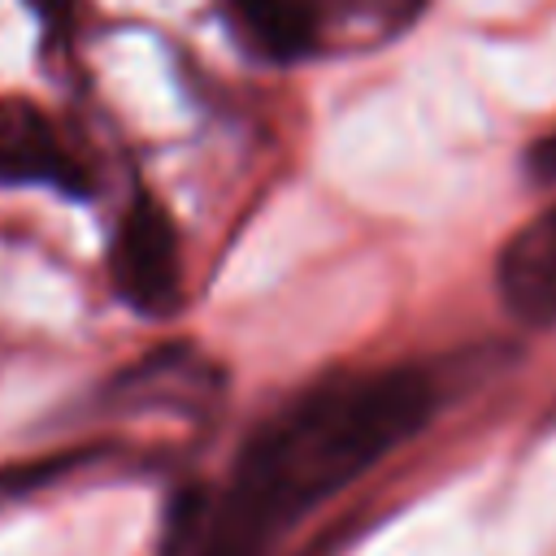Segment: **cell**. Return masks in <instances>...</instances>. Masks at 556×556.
Here are the masks:
<instances>
[{
    "mask_svg": "<svg viewBox=\"0 0 556 556\" xmlns=\"http://www.w3.org/2000/svg\"><path fill=\"white\" fill-rule=\"evenodd\" d=\"M430 413L434 382L413 365L313 382L252 430L226 486L204 495L191 556H261L282 530L408 443Z\"/></svg>",
    "mask_w": 556,
    "mask_h": 556,
    "instance_id": "6da1fadb",
    "label": "cell"
},
{
    "mask_svg": "<svg viewBox=\"0 0 556 556\" xmlns=\"http://www.w3.org/2000/svg\"><path fill=\"white\" fill-rule=\"evenodd\" d=\"M109 269L117 295L143 313L161 317L178 300V230L156 195H135L122 213L109 248Z\"/></svg>",
    "mask_w": 556,
    "mask_h": 556,
    "instance_id": "7a4b0ae2",
    "label": "cell"
},
{
    "mask_svg": "<svg viewBox=\"0 0 556 556\" xmlns=\"http://www.w3.org/2000/svg\"><path fill=\"white\" fill-rule=\"evenodd\" d=\"M0 182L4 187H61L91 191L83 165L65 152L52 122L30 100H0Z\"/></svg>",
    "mask_w": 556,
    "mask_h": 556,
    "instance_id": "3957f363",
    "label": "cell"
},
{
    "mask_svg": "<svg viewBox=\"0 0 556 556\" xmlns=\"http://www.w3.org/2000/svg\"><path fill=\"white\" fill-rule=\"evenodd\" d=\"M495 287L508 313L526 326L556 321V208L530 217L500 248Z\"/></svg>",
    "mask_w": 556,
    "mask_h": 556,
    "instance_id": "277c9868",
    "label": "cell"
},
{
    "mask_svg": "<svg viewBox=\"0 0 556 556\" xmlns=\"http://www.w3.org/2000/svg\"><path fill=\"white\" fill-rule=\"evenodd\" d=\"M235 26L269 61H295L317 39V17L308 0H226Z\"/></svg>",
    "mask_w": 556,
    "mask_h": 556,
    "instance_id": "5b68a950",
    "label": "cell"
},
{
    "mask_svg": "<svg viewBox=\"0 0 556 556\" xmlns=\"http://www.w3.org/2000/svg\"><path fill=\"white\" fill-rule=\"evenodd\" d=\"M91 456H96L91 447H70V452H52V456H39L26 465H9V469H0V495H26L35 486H48V482L74 473L78 465H87Z\"/></svg>",
    "mask_w": 556,
    "mask_h": 556,
    "instance_id": "8992f818",
    "label": "cell"
},
{
    "mask_svg": "<svg viewBox=\"0 0 556 556\" xmlns=\"http://www.w3.org/2000/svg\"><path fill=\"white\" fill-rule=\"evenodd\" d=\"M526 174H530L534 182L556 187V126L530 143V152H526Z\"/></svg>",
    "mask_w": 556,
    "mask_h": 556,
    "instance_id": "52a82bcc",
    "label": "cell"
},
{
    "mask_svg": "<svg viewBox=\"0 0 556 556\" xmlns=\"http://www.w3.org/2000/svg\"><path fill=\"white\" fill-rule=\"evenodd\" d=\"M30 4L43 13V22H65V13H70L74 0H30Z\"/></svg>",
    "mask_w": 556,
    "mask_h": 556,
    "instance_id": "ba28073f",
    "label": "cell"
}]
</instances>
